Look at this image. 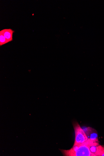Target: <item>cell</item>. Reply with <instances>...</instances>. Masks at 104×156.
<instances>
[{
    "instance_id": "cell-1",
    "label": "cell",
    "mask_w": 104,
    "mask_h": 156,
    "mask_svg": "<svg viewBox=\"0 0 104 156\" xmlns=\"http://www.w3.org/2000/svg\"><path fill=\"white\" fill-rule=\"evenodd\" d=\"M86 141L80 145H73L69 150H60L65 156H94L90 151Z\"/></svg>"
},
{
    "instance_id": "cell-5",
    "label": "cell",
    "mask_w": 104,
    "mask_h": 156,
    "mask_svg": "<svg viewBox=\"0 0 104 156\" xmlns=\"http://www.w3.org/2000/svg\"><path fill=\"white\" fill-rule=\"evenodd\" d=\"M9 42L4 36L2 32L0 31V46L8 43Z\"/></svg>"
},
{
    "instance_id": "cell-4",
    "label": "cell",
    "mask_w": 104,
    "mask_h": 156,
    "mask_svg": "<svg viewBox=\"0 0 104 156\" xmlns=\"http://www.w3.org/2000/svg\"><path fill=\"white\" fill-rule=\"evenodd\" d=\"M1 31L9 42L12 41V35L15 32L14 31L9 29H4Z\"/></svg>"
},
{
    "instance_id": "cell-3",
    "label": "cell",
    "mask_w": 104,
    "mask_h": 156,
    "mask_svg": "<svg viewBox=\"0 0 104 156\" xmlns=\"http://www.w3.org/2000/svg\"><path fill=\"white\" fill-rule=\"evenodd\" d=\"M84 131L86 133L88 139L95 142H98L97 133L94 129L92 128L88 127L86 128Z\"/></svg>"
},
{
    "instance_id": "cell-2",
    "label": "cell",
    "mask_w": 104,
    "mask_h": 156,
    "mask_svg": "<svg viewBox=\"0 0 104 156\" xmlns=\"http://www.w3.org/2000/svg\"><path fill=\"white\" fill-rule=\"evenodd\" d=\"M73 126L75 134L74 145H80L87 141L88 138L86 134L78 123L74 122L73 123Z\"/></svg>"
}]
</instances>
